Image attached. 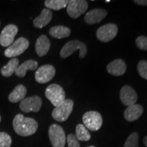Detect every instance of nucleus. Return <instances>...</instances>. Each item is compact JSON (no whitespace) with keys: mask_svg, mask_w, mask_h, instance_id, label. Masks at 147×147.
Segmentation results:
<instances>
[{"mask_svg":"<svg viewBox=\"0 0 147 147\" xmlns=\"http://www.w3.org/2000/svg\"><path fill=\"white\" fill-rule=\"evenodd\" d=\"M12 125L16 133L21 136H32L38 128V123L35 119L24 117L22 114L15 116Z\"/></svg>","mask_w":147,"mask_h":147,"instance_id":"nucleus-1","label":"nucleus"},{"mask_svg":"<svg viewBox=\"0 0 147 147\" xmlns=\"http://www.w3.org/2000/svg\"><path fill=\"white\" fill-rule=\"evenodd\" d=\"M45 96L53 106L57 107L65 100V93L63 88L57 84H50L45 91Z\"/></svg>","mask_w":147,"mask_h":147,"instance_id":"nucleus-2","label":"nucleus"},{"mask_svg":"<svg viewBox=\"0 0 147 147\" xmlns=\"http://www.w3.org/2000/svg\"><path fill=\"white\" fill-rule=\"evenodd\" d=\"M77 50L80 51V58H84L87 55V48L85 44L78 40H71L63 46L61 50L60 56L62 58H67Z\"/></svg>","mask_w":147,"mask_h":147,"instance_id":"nucleus-3","label":"nucleus"},{"mask_svg":"<svg viewBox=\"0 0 147 147\" xmlns=\"http://www.w3.org/2000/svg\"><path fill=\"white\" fill-rule=\"evenodd\" d=\"M73 106V101L67 99L61 104L55 108L52 113L53 118L59 122H64L72 113Z\"/></svg>","mask_w":147,"mask_h":147,"instance_id":"nucleus-4","label":"nucleus"},{"mask_svg":"<svg viewBox=\"0 0 147 147\" xmlns=\"http://www.w3.org/2000/svg\"><path fill=\"white\" fill-rule=\"evenodd\" d=\"M29 40L24 37H20L16 41L8 47L4 51V55L6 57H15L23 54L28 49Z\"/></svg>","mask_w":147,"mask_h":147,"instance_id":"nucleus-5","label":"nucleus"},{"mask_svg":"<svg viewBox=\"0 0 147 147\" xmlns=\"http://www.w3.org/2000/svg\"><path fill=\"white\" fill-rule=\"evenodd\" d=\"M49 136L53 147H64L66 137L63 129L57 124H53L49 129Z\"/></svg>","mask_w":147,"mask_h":147,"instance_id":"nucleus-6","label":"nucleus"},{"mask_svg":"<svg viewBox=\"0 0 147 147\" xmlns=\"http://www.w3.org/2000/svg\"><path fill=\"white\" fill-rule=\"evenodd\" d=\"M82 121L85 127L93 131L100 129L103 123L102 115L96 111H89L84 113Z\"/></svg>","mask_w":147,"mask_h":147,"instance_id":"nucleus-7","label":"nucleus"},{"mask_svg":"<svg viewBox=\"0 0 147 147\" xmlns=\"http://www.w3.org/2000/svg\"><path fill=\"white\" fill-rule=\"evenodd\" d=\"M42 105V100L41 97L38 95H34L25 98L20 102V109L24 113L34 112L38 113L40 111Z\"/></svg>","mask_w":147,"mask_h":147,"instance_id":"nucleus-8","label":"nucleus"},{"mask_svg":"<svg viewBox=\"0 0 147 147\" xmlns=\"http://www.w3.org/2000/svg\"><path fill=\"white\" fill-rule=\"evenodd\" d=\"M118 33V27L114 23L103 25L97 30V39L103 42H108L115 38Z\"/></svg>","mask_w":147,"mask_h":147,"instance_id":"nucleus-9","label":"nucleus"},{"mask_svg":"<svg viewBox=\"0 0 147 147\" xmlns=\"http://www.w3.org/2000/svg\"><path fill=\"white\" fill-rule=\"evenodd\" d=\"M88 2L85 0H70L67 5V12L72 18H77L86 12Z\"/></svg>","mask_w":147,"mask_h":147,"instance_id":"nucleus-10","label":"nucleus"},{"mask_svg":"<svg viewBox=\"0 0 147 147\" xmlns=\"http://www.w3.org/2000/svg\"><path fill=\"white\" fill-rule=\"evenodd\" d=\"M55 73L56 71L54 66L47 64L38 68L35 74V78L38 83L45 84L51 81L54 78Z\"/></svg>","mask_w":147,"mask_h":147,"instance_id":"nucleus-11","label":"nucleus"},{"mask_svg":"<svg viewBox=\"0 0 147 147\" xmlns=\"http://www.w3.org/2000/svg\"><path fill=\"white\" fill-rule=\"evenodd\" d=\"M18 31V27L13 24H10L5 26L0 34V45L1 47H10L13 43Z\"/></svg>","mask_w":147,"mask_h":147,"instance_id":"nucleus-12","label":"nucleus"},{"mask_svg":"<svg viewBox=\"0 0 147 147\" xmlns=\"http://www.w3.org/2000/svg\"><path fill=\"white\" fill-rule=\"evenodd\" d=\"M120 99L124 105L129 106L136 104L138 100V95L133 88L129 85H125L121 88Z\"/></svg>","mask_w":147,"mask_h":147,"instance_id":"nucleus-13","label":"nucleus"},{"mask_svg":"<svg viewBox=\"0 0 147 147\" xmlns=\"http://www.w3.org/2000/svg\"><path fill=\"white\" fill-rule=\"evenodd\" d=\"M107 11L101 8H95L89 11L84 16V21L89 25L98 23L107 15Z\"/></svg>","mask_w":147,"mask_h":147,"instance_id":"nucleus-14","label":"nucleus"},{"mask_svg":"<svg viewBox=\"0 0 147 147\" xmlns=\"http://www.w3.org/2000/svg\"><path fill=\"white\" fill-rule=\"evenodd\" d=\"M126 68L125 63L121 59L114 60L107 65L108 72L116 76L123 75L126 71Z\"/></svg>","mask_w":147,"mask_h":147,"instance_id":"nucleus-15","label":"nucleus"},{"mask_svg":"<svg viewBox=\"0 0 147 147\" xmlns=\"http://www.w3.org/2000/svg\"><path fill=\"white\" fill-rule=\"evenodd\" d=\"M143 113V107L140 104H134L128 106L124 112L125 119L127 121L132 122L136 121Z\"/></svg>","mask_w":147,"mask_h":147,"instance_id":"nucleus-16","label":"nucleus"},{"mask_svg":"<svg viewBox=\"0 0 147 147\" xmlns=\"http://www.w3.org/2000/svg\"><path fill=\"white\" fill-rule=\"evenodd\" d=\"M53 18V12L51 10L44 8L42 10L41 14L39 16L34 18V25L36 28L42 29L50 23Z\"/></svg>","mask_w":147,"mask_h":147,"instance_id":"nucleus-17","label":"nucleus"},{"mask_svg":"<svg viewBox=\"0 0 147 147\" xmlns=\"http://www.w3.org/2000/svg\"><path fill=\"white\" fill-rule=\"evenodd\" d=\"M51 47V42L45 35L40 36L36 43V51L39 57H44L47 54Z\"/></svg>","mask_w":147,"mask_h":147,"instance_id":"nucleus-18","label":"nucleus"},{"mask_svg":"<svg viewBox=\"0 0 147 147\" xmlns=\"http://www.w3.org/2000/svg\"><path fill=\"white\" fill-rule=\"evenodd\" d=\"M38 62L36 61L29 59L23 62L21 65H18L15 71V74L20 78H23L26 75L27 70H35L38 68Z\"/></svg>","mask_w":147,"mask_h":147,"instance_id":"nucleus-19","label":"nucleus"},{"mask_svg":"<svg viewBox=\"0 0 147 147\" xmlns=\"http://www.w3.org/2000/svg\"><path fill=\"white\" fill-rule=\"evenodd\" d=\"M27 95V89L23 84H18L9 95V101L12 103H17L25 99Z\"/></svg>","mask_w":147,"mask_h":147,"instance_id":"nucleus-20","label":"nucleus"},{"mask_svg":"<svg viewBox=\"0 0 147 147\" xmlns=\"http://www.w3.org/2000/svg\"><path fill=\"white\" fill-rule=\"evenodd\" d=\"M70 34V29L67 27L63 26V25L53 26L49 30V34L51 35V36L53 38H57V39L67 38Z\"/></svg>","mask_w":147,"mask_h":147,"instance_id":"nucleus-21","label":"nucleus"},{"mask_svg":"<svg viewBox=\"0 0 147 147\" xmlns=\"http://www.w3.org/2000/svg\"><path fill=\"white\" fill-rule=\"evenodd\" d=\"M19 61L17 58H12L6 65L3 66L1 69V74L4 77H10L15 73L18 67Z\"/></svg>","mask_w":147,"mask_h":147,"instance_id":"nucleus-22","label":"nucleus"},{"mask_svg":"<svg viewBox=\"0 0 147 147\" xmlns=\"http://www.w3.org/2000/svg\"><path fill=\"white\" fill-rule=\"evenodd\" d=\"M68 2L67 0H46L45 5L49 10H60L67 7Z\"/></svg>","mask_w":147,"mask_h":147,"instance_id":"nucleus-23","label":"nucleus"},{"mask_svg":"<svg viewBox=\"0 0 147 147\" xmlns=\"http://www.w3.org/2000/svg\"><path fill=\"white\" fill-rule=\"evenodd\" d=\"M76 138L80 141H89L91 139L89 131L82 124H78L76 128Z\"/></svg>","mask_w":147,"mask_h":147,"instance_id":"nucleus-24","label":"nucleus"},{"mask_svg":"<svg viewBox=\"0 0 147 147\" xmlns=\"http://www.w3.org/2000/svg\"><path fill=\"white\" fill-rule=\"evenodd\" d=\"M124 147H138V134L134 132L130 134L125 142Z\"/></svg>","mask_w":147,"mask_h":147,"instance_id":"nucleus-25","label":"nucleus"},{"mask_svg":"<svg viewBox=\"0 0 147 147\" xmlns=\"http://www.w3.org/2000/svg\"><path fill=\"white\" fill-rule=\"evenodd\" d=\"M12 138L8 134L0 132V147H10Z\"/></svg>","mask_w":147,"mask_h":147,"instance_id":"nucleus-26","label":"nucleus"},{"mask_svg":"<svg viewBox=\"0 0 147 147\" xmlns=\"http://www.w3.org/2000/svg\"><path fill=\"white\" fill-rule=\"evenodd\" d=\"M138 71L141 77L147 80V61L142 60L138 64Z\"/></svg>","mask_w":147,"mask_h":147,"instance_id":"nucleus-27","label":"nucleus"},{"mask_svg":"<svg viewBox=\"0 0 147 147\" xmlns=\"http://www.w3.org/2000/svg\"><path fill=\"white\" fill-rule=\"evenodd\" d=\"M136 45L141 50L147 51V38L144 36L138 37L136 40Z\"/></svg>","mask_w":147,"mask_h":147,"instance_id":"nucleus-28","label":"nucleus"},{"mask_svg":"<svg viewBox=\"0 0 147 147\" xmlns=\"http://www.w3.org/2000/svg\"><path fill=\"white\" fill-rule=\"evenodd\" d=\"M67 142L68 147H80L78 140L74 134H69L67 137Z\"/></svg>","mask_w":147,"mask_h":147,"instance_id":"nucleus-29","label":"nucleus"},{"mask_svg":"<svg viewBox=\"0 0 147 147\" xmlns=\"http://www.w3.org/2000/svg\"><path fill=\"white\" fill-rule=\"evenodd\" d=\"M134 2L138 5H147V0H135L134 1Z\"/></svg>","mask_w":147,"mask_h":147,"instance_id":"nucleus-30","label":"nucleus"},{"mask_svg":"<svg viewBox=\"0 0 147 147\" xmlns=\"http://www.w3.org/2000/svg\"><path fill=\"white\" fill-rule=\"evenodd\" d=\"M143 142H144L145 146L147 147V136L146 137L144 138V139H143Z\"/></svg>","mask_w":147,"mask_h":147,"instance_id":"nucleus-31","label":"nucleus"},{"mask_svg":"<svg viewBox=\"0 0 147 147\" xmlns=\"http://www.w3.org/2000/svg\"><path fill=\"white\" fill-rule=\"evenodd\" d=\"M106 3H108V2H110V0H106Z\"/></svg>","mask_w":147,"mask_h":147,"instance_id":"nucleus-32","label":"nucleus"},{"mask_svg":"<svg viewBox=\"0 0 147 147\" xmlns=\"http://www.w3.org/2000/svg\"><path fill=\"white\" fill-rule=\"evenodd\" d=\"M87 147H95L94 146H87Z\"/></svg>","mask_w":147,"mask_h":147,"instance_id":"nucleus-33","label":"nucleus"},{"mask_svg":"<svg viewBox=\"0 0 147 147\" xmlns=\"http://www.w3.org/2000/svg\"><path fill=\"white\" fill-rule=\"evenodd\" d=\"M1 116H0V122H1Z\"/></svg>","mask_w":147,"mask_h":147,"instance_id":"nucleus-34","label":"nucleus"}]
</instances>
